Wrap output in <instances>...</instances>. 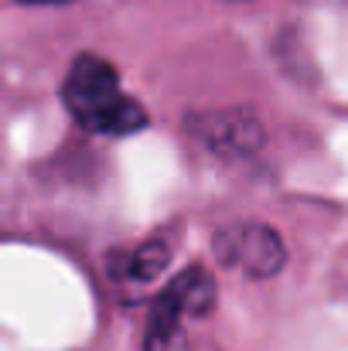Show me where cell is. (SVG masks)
I'll return each mask as SVG.
<instances>
[{
	"label": "cell",
	"instance_id": "obj_2",
	"mask_svg": "<svg viewBox=\"0 0 348 351\" xmlns=\"http://www.w3.org/2000/svg\"><path fill=\"white\" fill-rule=\"evenodd\" d=\"M216 307V283L205 269H185L150 307V321H147V335H143V348L147 351H167L181 317H205Z\"/></svg>",
	"mask_w": 348,
	"mask_h": 351
},
{
	"label": "cell",
	"instance_id": "obj_1",
	"mask_svg": "<svg viewBox=\"0 0 348 351\" xmlns=\"http://www.w3.org/2000/svg\"><path fill=\"white\" fill-rule=\"evenodd\" d=\"M62 96L72 119L93 133L126 136L147 126L143 106L123 93L116 69L100 55H79L72 62Z\"/></svg>",
	"mask_w": 348,
	"mask_h": 351
},
{
	"label": "cell",
	"instance_id": "obj_5",
	"mask_svg": "<svg viewBox=\"0 0 348 351\" xmlns=\"http://www.w3.org/2000/svg\"><path fill=\"white\" fill-rule=\"evenodd\" d=\"M164 263H167V245L161 239H154V242H143L140 249L130 252L123 276H130V280H154L164 269Z\"/></svg>",
	"mask_w": 348,
	"mask_h": 351
},
{
	"label": "cell",
	"instance_id": "obj_3",
	"mask_svg": "<svg viewBox=\"0 0 348 351\" xmlns=\"http://www.w3.org/2000/svg\"><path fill=\"white\" fill-rule=\"evenodd\" d=\"M216 252L222 256L226 266H235L259 280L280 273V266L287 259L280 235L266 226H235L229 232H222L216 239Z\"/></svg>",
	"mask_w": 348,
	"mask_h": 351
},
{
	"label": "cell",
	"instance_id": "obj_4",
	"mask_svg": "<svg viewBox=\"0 0 348 351\" xmlns=\"http://www.w3.org/2000/svg\"><path fill=\"white\" fill-rule=\"evenodd\" d=\"M202 133L209 136V143L212 147H219V150H235V154H249V150H256L259 143H263V130H259V123L249 117H242V113H232V117H212L209 126H202Z\"/></svg>",
	"mask_w": 348,
	"mask_h": 351
},
{
	"label": "cell",
	"instance_id": "obj_6",
	"mask_svg": "<svg viewBox=\"0 0 348 351\" xmlns=\"http://www.w3.org/2000/svg\"><path fill=\"white\" fill-rule=\"evenodd\" d=\"M21 3H69V0H21Z\"/></svg>",
	"mask_w": 348,
	"mask_h": 351
}]
</instances>
